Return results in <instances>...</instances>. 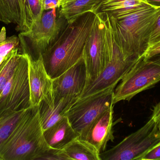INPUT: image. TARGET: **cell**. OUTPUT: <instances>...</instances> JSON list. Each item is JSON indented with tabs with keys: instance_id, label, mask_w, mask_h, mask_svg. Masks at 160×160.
<instances>
[{
	"instance_id": "cell-1",
	"label": "cell",
	"mask_w": 160,
	"mask_h": 160,
	"mask_svg": "<svg viewBox=\"0 0 160 160\" xmlns=\"http://www.w3.org/2000/svg\"><path fill=\"white\" fill-rule=\"evenodd\" d=\"M160 14V8L149 5L120 18L109 15L115 39L125 57L139 59L145 55Z\"/></svg>"
},
{
	"instance_id": "cell-2",
	"label": "cell",
	"mask_w": 160,
	"mask_h": 160,
	"mask_svg": "<svg viewBox=\"0 0 160 160\" xmlns=\"http://www.w3.org/2000/svg\"><path fill=\"white\" fill-rule=\"evenodd\" d=\"M52 149L44 138L38 106H31L0 148V160H44Z\"/></svg>"
},
{
	"instance_id": "cell-3",
	"label": "cell",
	"mask_w": 160,
	"mask_h": 160,
	"mask_svg": "<svg viewBox=\"0 0 160 160\" xmlns=\"http://www.w3.org/2000/svg\"><path fill=\"white\" fill-rule=\"evenodd\" d=\"M95 14L82 16L62 43L42 54L46 71L52 80L57 78L83 59L84 48L93 26Z\"/></svg>"
},
{
	"instance_id": "cell-4",
	"label": "cell",
	"mask_w": 160,
	"mask_h": 160,
	"mask_svg": "<svg viewBox=\"0 0 160 160\" xmlns=\"http://www.w3.org/2000/svg\"><path fill=\"white\" fill-rule=\"evenodd\" d=\"M104 18L106 23L105 48L108 63L98 78L87 85L79 99L112 87H115L141 58L131 59L125 57L115 39L109 15L105 13Z\"/></svg>"
},
{
	"instance_id": "cell-5",
	"label": "cell",
	"mask_w": 160,
	"mask_h": 160,
	"mask_svg": "<svg viewBox=\"0 0 160 160\" xmlns=\"http://www.w3.org/2000/svg\"><path fill=\"white\" fill-rule=\"evenodd\" d=\"M160 143V132L152 117L140 129L126 137L118 144L100 153L101 160H141Z\"/></svg>"
},
{
	"instance_id": "cell-6",
	"label": "cell",
	"mask_w": 160,
	"mask_h": 160,
	"mask_svg": "<svg viewBox=\"0 0 160 160\" xmlns=\"http://www.w3.org/2000/svg\"><path fill=\"white\" fill-rule=\"evenodd\" d=\"M160 82V65L144 55L121 80L114 90V104L130 101L136 95L150 89Z\"/></svg>"
},
{
	"instance_id": "cell-7",
	"label": "cell",
	"mask_w": 160,
	"mask_h": 160,
	"mask_svg": "<svg viewBox=\"0 0 160 160\" xmlns=\"http://www.w3.org/2000/svg\"><path fill=\"white\" fill-rule=\"evenodd\" d=\"M31 107L29 79V57L22 54L19 61L0 95V111H16Z\"/></svg>"
},
{
	"instance_id": "cell-8",
	"label": "cell",
	"mask_w": 160,
	"mask_h": 160,
	"mask_svg": "<svg viewBox=\"0 0 160 160\" xmlns=\"http://www.w3.org/2000/svg\"><path fill=\"white\" fill-rule=\"evenodd\" d=\"M105 32L104 14H95L92 30L86 41L83 53L87 75V85L98 78L108 63L105 48Z\"/></svg>"
},
{
	"instance_id": "cell-9",
	"label": "cell",
	"mask_w": 160,
	"mask_h": 160,
	"mask_svg": "<svg viewBox=\"0 0 160 160\" xmlns=\"http://www.w3.org/2000/svg\"><path fill=\"white\" fill-rule=\"evenodd\" d=\"M115 87L78 100L67 113L74 129L80 134L99 115L113 107Z\"/></svg>"
},
{
	"instance_id": "cell-10",
	"label": "cell",
	"mask_w": 160,
	"mask_h": 160,
	"mask_svg": "<svg viewBox=\"0 0 160 160\" xmlns=\"http://www.w3.org/2000/svg\"><path fill=\"white\" fill-rule=\"evenodd\" d=\"M60 30V25L56 20L55 9L44 12L41 19L34 22L28 31L19 34V37L28 39L31 43V49L23 54H28L32 59H38L40 54L48 49Z\"/></svg>"
},
{
	"instance_id": "cell-11",
	"label": "cell",
	"mask_w": 160,
	"mask_h": 160,
	"mask_svg": "<svg viewBox=\"0 0 160 160\" xmlns=\"http://www.w3.org/2000/svg\"><path fill=\"white\" fill-rule=\"evenodd\" d=\"M28 57L31 106H38L42 101L53 103V80L46 71L42 54L37 59Z\"/></svg>"
},
{
	"instance_id": "cell-12",
	"label": "cell",
	"mask_w": 160,
	"mask_h": 160,
	"mask_svg": "<svg viewBox=\"0 0 160 160\" xmlns=\"http://www.w3.org/2000/svg\"><path fill=\"white\" fill-rule=\"evenodd\" d=\"M53 80L54 100L64 97L79 99L87 85V75L83 59Z\"/></svg>"
},
{
	"instance_id": "cell-13",
	"label": "cell",
	"mask_w": 160,
	"mask_h": 160,
	"mask_svg": "<svg viewBox=\"0 0 160 160\" xmlns=\"http://www.w3.org/2000/svg\"><path fill=\"white\" fill-rule=\"evenodd\" d=\"M113 114V107L99 115L83 131L79 138L89 143L99 153L105 151L108 142L114 140Z\"/></svg>"
},
{
	"instance_id": "cell-14",
	"label": "cell",
	"mask_w": 160,
	"mask_h": 160,
	"mask_svg": "<svg viewBox=\"0 0 160 160\" xmlns=\"http://www.w3.org/2000/svg\"><path fill=\"white\" fill-rule=\"evenodd\" d=\"M0 21L5 24H16V30L21 33L28 31L32 22L27 0H0Z\"/></svg>"
},
{
	"instance_id": "cell-15",
	"label": "cell",
	"mask_w": 160,
	"mask_h": 160,
	"mask_svg": "<svg viewBox=\"0 0 160 160\" xmlns=\"http://www.w3.org/2000/svg\"><path fill=\"white\" fill-rule=\"evenodd\" d=\"M78 100L77 98L64 97L60 100H54L52 103L41 101L38 108L44 131L66 116L67 113Z\"/></svg>"
},
{
	"instance_id": "cell-16",
	"label": "cell",
	"mask_w": 160,
	"mask_h": 160,
	"mask_svg": "<svg viewBox=\"0 0 160 160\" xmlns=\"http://www.w3.org/2000/svg\"><path fill=\"white\" fill-rule=\"evenodd\" d=\"M79 136L67 116L44 131V138L48 145L56 150H62Z\"/></svg>"
},
{
	"instance_id": "cell-17",
	"label": "cell",
	"mask_w": 160,
	"mask_h": 160,
	"mask_svg": "<svg viewBox=\"0 0 160 160\" xmlns=\"http://www.w3.org/2000/svg\"><path fill=\"white\" fill-rule=\"evenodd\" d=\"M148 5L145 0H102L93 13H106L119 18Z\"/></svg>"
},
{
	"instance_id": "cell-18",
	"label": "cell",
	"mask_w": 160,
	"mask_h": 160,
	"mask_svg": "<svg viewBox=\"0 0 160 160\" xmlns=\"http://www.w3.org/2000/svg\"><path fill=\"white\" fill-rule=\"evenodd\" d=\"M100 154L93 146L79 137L59 152L62 160H101Z\"/></svg>"
},
{
	"instance_id": "cell-19",
	"label": "cell",
	"mask_w": 160,
	"mask_h": 160,
	"mask_svg": "<svg viewBox=\"0 0 160 160\" xmlns=\"http://www.w3.org/2000/svg\"><path fill=\"white\" fill-rule=\"evenodd\" d=\"M102 0H71L64 2L61 7L60 17L67 21L69 24H74L85 14L92 12Z\"/></svg>"
},
{
	"instance_id": "cell-20",
	"label": "cell",
	"mask_w": 160,
	"mask_h": 160,
	"mask_svg": "<svg viewBox=\"0 0 160 160\" xmlns=\"http://www.w3.org/2000/svg\"><path fill=\"white\" fill-rule=\"evenodd\" d=\"M25 110L16 111L7 110L0 111V148L14 131Z\"/></svg>"
},
{
	"instance_id": "cell-21",
	"label": "cell",
	"mask_w": 160,
	"mask_h": 160,
	"mask_svg": "<svg viewBox=\"0 0 160 160\" xmlns=\"http://www.w3.org/2000/svg\"><path fill=\"white\" fill-rule=\"evenodd\" d=\"M21 54L19 53L18 50L14 53L7 59L0 70V95L13 74Z\"/></svg>"
},
{
	"instance_id": "cell-22",
	"label": "cell",
	"mask_w": 160,
	"mask_h": 160,
	"mask_svg": "<svg viewBox=\"0 0 160 160\" xmlns=\"http://www.w3.org/2000/svg\"><path fill=\"white\" fill-rule=\"evenodd\" d=\"M4 27L0 31V57H5L14 49L18 48L20 43L19 37L16 35L7 36Z\"/></svg>"
},
{
	"instance_id": "cell-23",
	"label": "cell",
	"mask_w": 160,
	"mask_h": 160,
	"mask_svg": "<svg viewBox=\"0 0 160 160\" xmlns=\"http://www.w3.org/2000/svg\"><path fill=\"white\" fill-rule=\"evenodd\" d=\"M160 45V14L152 31L149 42V48Z\"/></svg>"
},
{
	"instance_id": "cell-24",
	"label": "cell",
	"mask_w": 160,
	"mask_h": 160,
	"mask_svg": "<svg viewBox=\"0 0 160 160\" xmlns=\"http://www.w3.org/2000/svg\"><path fill=\"white\" fill-rule=\"evenodd\" d=\"M141 160H160V143L148 151Z\"/></svg>"
},
{
	"instance_id": "cell-25",
	"label": "cell",
	"mask_w": 160,
	"mask_h": 160,
	"mask_svg": "<svg viewBox=\"0 0 160 160\" xmlns=\"http://www.w3.org/2000/svg\"><path fill=\"white\" fill-rule=\"evenodd\" d=\"M64 0H43V9L45 10L61 8Z\"/></svg>"
},
{
	"instance_id": "cell-26",
	"label": "cell",
	"mask_w": 160,
	"mask_h": 160,
	"mask_svg": "<svg viewBox=\"0 0 160 160\" xmlns=\"http://www.w3.org/2000/svg\"><path fill=\"white\" fill-rule=\"evenodd\" d=\"M151 117L156 122L160 132V102L154 106Z\"/></svg>"
},
{
	"instance_id": "cell-27",
	"label": "cell",
	"mask_w": 160,
	"mask_h": 160,
	"mask_svg": "<svg viewBox=\"0 0 160 160\" xmlns=\"http://www.w3.org/2000/svg\"><path fill=\"white\" fill-rule=\"evenodd\" d=\"M160 53V45L156 47H152L148 50L145 54L146 58H149L154 55Z\"/></svg>"
},
{
	"instance_id": "cell-28",
	"label": "cell",
	"mask_w": 160,
	"mask_h": 160,
	"mask_svg": "<svg viewBox=\"0 0 160 160\" xmlns=\"http://www.w3.org/2000/svg\"><path fill=\"white\" fill-rule=\"evenodd\" d=\"M149 5L155 8H160V0H145Z\"/></svg>"
},
{
	"instance_id": "cell-29",
	"label": "cell",
	"mask_w": 160,
	"mask_h": 160,
	"mask_svg": "<svg viewBox=\"0 0 160 160\" xmlns=\"http://www.w3.org/2000/svg\"><path fill=\"white\" fill-rule=\"evenodd\" d=\"M148 59H149L151 61L160 65V53L154 55L152 57H150L149 58H148Z\"/></svg>"
},
{
	"instance_id": "cell-30",
	"label": "cell",
	"mask_w": 160,
	"mask_h": 160,
	"mask_svg": "<svg viewBox=\"0 0 160 160\" xmlns=\"http://www.w3.org/2000/svg\"><path fill=\"white\" fill-rule=\"evenodd\" d=\"M18 48H16V49H15L14 50V51H13V52H12V53L11 54H10V55H9L8 57L7 58H6V59H5V60H4V61L2 63V64H1V65H0V70H1L2 69V67L3 66L5 62V61H6L7 59H8V57H10V56H11V55H12V54H13L14 53L16 52V51H17L18 50Z\"/></svg>"
},
{
	"instance_id": "cell-31",
	"label": "cell",
	"mask_w": 160,
	"mask_h": 160,
	"mask_svg": "<svg viewBox=\"0 0 160 160\" xmlns=\"http://www.w3.org/2000/svg\"><path fill=\"white\" fill-rule=\"evenodd\" d=\"M71 1V0H64V2H67V1Z\"/></svg>"
}]
</instances>
